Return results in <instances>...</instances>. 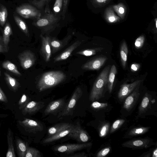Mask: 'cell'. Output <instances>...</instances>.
Returning <instances> with one entry per match:
<instances>
[{"mask_svg": "<svg viewBox=\"0 0 157 157\" xmlns=\"http://www.w3.org/2000/svg\"><path fill=\"white\" fill-rule=\"evenodd\" d=\"M109 70L110 66L106 67L95 80L89 96L90 101H94L103 97L105 90L107 85Z\"/></svg>", "mask_w": 157, "mask_h": 157, "instance_id": "cell-1", "label": "cell"}, {"mask_svg": "<svg viewBox=\"0 0 157 157\" xmlns=\"http://www.w3.org/2000/svg\"><path fill=\"white\" fill-rule=\"evenodd\" d=\"M65 75L60 71H52L44 73L41 77L37 84L40 92L53 87L63 81Z\"/></svg>", "mask_w": 157, "mask_h": 157, "instance_id": "cell-2", "label": "cell"}, {"mask_svg": "<svg viewBox=\"0 0 157 157\" xmlns=\"http://www.w3.org/2000/svg\"><path fill=\"white\" fill-rule=\"evenodd\" d=\"M82 94V91L79 87L75 90L67 104L59 115L58 117L72 115L73 109L78 100Z\"/></svg>", "mask_w": 157, "mask_h": 157, "instance_id": "cell-3", "label": "cell"}, {"mask_svg": "<svg viewBox=\"0 0 157 157\" xmlns=\"http://www.w3.org/2000/svg\"><path fill=\"white\" fill-rule=\"evenodd\" d=\"M92 145L91 143L66 144L55 147L54 149L58 152L70 154L90 147Z\"/></svg>", "mask_w": 157, "mask_h": 157, "instance_id": "cell-4", "label": "cell"}, {"mask_svg": "<svg viewBox=\"0 0 157 157\" xmlns=\"http://www.w3.org/2000/svg\"><path fill=\"white\" fill-rule=\"evenodd\" d=\"M18 57L21 67L25 70L32 66L36 60L34 53L29 50H25L19 53Z\"/></svg>", "mask_w": 157, "mask_h": 157, "instance_id": "cell-5", "label": "cell"}, {"mask_svg": "<svg viewBox=\"0 0 157 157\" xmlns=\"http://www.w3.org/2000/svg\"><path fill=\"white\" fill-rule=\"evenodd\" d=\"M16 11L20 15L26 18H39L40 13L35 8L29 4L22 5L16 8Z\"/></svg>", "mask_w": 157, "mask_h": 157, "instance_id": "cell-6", "label": "cell"}, {"mask_svg": "<svg viewBox=\"0 0 157 157\" xmlns=\"http://www.w3.org/2000/svg\"><path fill=\"white\" fill-rule=\"evenodd\" d=\"M68 135L79 142H87L90 139L88 133L81 128L78 122L75 125H74Z\"/></svg>", "mask_w": 157, "mask_h": 157, "instance_id": "cell-7", "label": "cell"}, {"mask_svg": "<svg viewBox=\"0 0 157 157\" xmlns=\"http://www.w3.org/2000/svg\"><path fill=\"white\" fill-rule=\"evenodd\" d=\"M18 123L26 132L36 133L43 130L44 127L40 122L29 118H25L23 121H19Z\"/></svg>", "mask_w": 157, "mask_h": 157, "instance_id": "cell-8", "label": "cell"}, {"mask_svg": "<svg viewBox=\"0 0 157 157\" xmlns=\"http://www.w3.org/2000/svg\"><path fill=\"white\" fill-rule=\"evenodd\" d=\"M141 82L140 80H136L130 84H124L121 86L118 94V98L121 100L130 94Z\"/></svg>", "mask_w": 157, "mask_h": 157, "instance_id": "cell-9", "label": "cell"}, {"mask_svg": "<svg viewBox=\"0 0 157 157\" xmlns=\"http://www.w3.org/2000/svg\"><path fill=\"white\" fill-rule=\"evenodd\" d=\"M107 59V57L105 56L98 57L84 64L82 68L86 70H98L104 65Z\"/></svg>", "mask_w": 157, "mask_h": 157, "instance_id": "cell-10", "label": "cell"}, {"mask_svg": "<svg viewBox=\"0 0 157 157\" xmlns=\"http://www.w3.org/2000/svg\"><path fill=\"white\" fill-rule=\"evenodd\" d=\"M152 142L147 139L132 140L126 142L122 144L124 147L132 148H147L150 146Z\"/></svg>", "mask_w": 157, "mask_h": 157, "instance_id": "cell-11", "label": "cell"}, {"mask_svg": "<svg viewBox=\"0 0 157 157\" xmlns=\"http://www.w3.org/2000/svg\"><path fill=\"white\" fill-rule=\"evenodd\" d=\"M139 84L134 90L127 97L124 103L123 107L127 111H130L134 106L139 97Z\"/></svg>", "mask_w": 157, "mask_h": 157, "instance_id": "cell-12", "label": "cell"}, {"mask_svg": "<svg viewBox=\"0 0 157 157\" xmlns=\"http://www.w3.org/2000/svg\"><path fill=\"white\" fill-rule=\"evenodd\" d=\"M44 106V102L32 101L29 102L22 109V113L24 115L27 114H33L38 111Z\"/></svg>", "mask_w": 157, "mask_h": 157, "instance_id": "cell-13", "label": "cell"}, {"mask_svg": "<svg viewBox=\"0 0 157 157\" xmlns=\"http://www.w3.org/2000/svg\"><path fill=\"white\" fill-rule=\"evenodd\" d=\"M41 53L45 61H49L51 54V47L49 44L50 37L48 36H44L41 35Z\"/></svg>", "mask_w": 157, "mask_h": 157, "instance_id": "cell-14", "label": "cell"}, {"mask_svg": "<svg viewBox=\"0 0 157 157\" xmlns=\"http://www.w3.org/2000/svg\"><path fill=\"white\" fill-rule=\"evenodd\" d=\"M65 101L63 99H60L50 102L44 111L45 115L53 113L61 108L64 105Z\"/></svg>", "mask_w": 157, "mask_h": 157, "instance_id": "cell-15", "label": "cell"}, {"mask_svg": "<svg viewBox=\"0 0 157 157\" xmlns=\"http://www.w3.org/2000/svg\"><path fill=\"white\" fill-rule=\"evenodd\" d=\"M81 44V42L78 40L72 44L63 52L54 58L55 62L66 59L68 58L71 53Z\"/></svg>", "mask_w": 157, "mask_h": 157, "instance_id": "cell-16", "label": "cell"}, {"mask_svg": "<svg viewBox=\"0 0 157 157\" xmlns=\"http://www.w3.org/2000/svg\"><path fill=\"white\" fill-rule=\"evenodd\" d=\"M74 125L65 128L55 134L48 136L43 141L44 143H50L58 140L68 135Z\"/></svg>", "mask_w": 157, "mask_h": 157, "instance_id": "cell-17", "label": "cell"}, {"mask_svg": "<svg viewBox=\"0 0 157 157\" xmlns=\"http://www.w3.org/2000/svg\"><path fill=\"white\" fill-rule=\"evenodd\" d=\"M104 18L109 23H114L119 22L121 18L115 13L112 6L107 8L104 11Z\"/></svg>", "mask_w": 157, "mask_h": 157, "instance_id": "cell-18", "label": "cell"}, {"mask_svg": "<svg viewBox=\"0 0 157 157\" xmlns=\"http://www.w3.org/2000/svg\"><path fill=\"white\" fill-rule=\"evenodd\" d=\"M8 148L6 154V157H15L13 146V133L11 129L9 128L7 135Z\"/></svg>", "mask_w": 157, "mask_h": 157, "instance_id": "cell-19", "label": "cell"}, {"mask_svg": "<svg viewBox=\"0 0 157 157\" xmlns=\"http://www.w3.org/2000/svg\"><path fill=\"white\" fill-rule=\"evenodd\" d=\"M4 75L5 81L10 89L14 92L17 91L20 87L19 82L8 73L4 72Z\"/></svg>", "mask_w": 157, "mask_h": 157, "instance_id": "cell-20", "label": "cell"}, {"mask_svg": "<svg viewBox=\"0 0 157 157\" xmlns=\"http://www.w3.org/2000/svg\"><path fill=\"white\" fill-rule=\"evenodd\" d=\"M151 95L147 93H146L139 107V115L146 112L149 108L150 102L151 101Z\"/></svg>", "mask_w": 157, "mask_h": 157, "instance_id": "cell-21", "label": "cell"}, {"mask_svg": "<svg viewBox=\"0 0 157 157\" xmlns=\"http://www.w3.org/2000/svg\"><path fill=\"white\" fill-rule=\"evenodd\" d=\"M72 125L68 123H61L56 124L48 129V136L53 135L61 130L71 126Z\"/></svg>", "mask_w": 157, "mask_h": 157, "instance_id": "cell-22", "label": "cell"}, {"mask_svg": "<svg viewBox=\"0 0 157 157\" xmlns=\"http://www.w3.org/2000/svg\"><path fill=\"white\" fill-rule=\"evenodd\" d=\"M128 52L127 45L125 41H124L122 43L120 48L121 60L122 67L124 68H125L126 67Z\"/></svg>", "mask_w": 157, "mask_h": 157, "instance_id": "cell-23", "label": "cell"}, {"mask_svg": "<svg viewBox=\"0 0 157 157\" xmlns=\"http://www.w3.org/2000/svg\"><path fill=\"white\" fill-rule=\"evenodd\" d=\"M12 29L10 24L7 23L3 31L2 40L5 47L8 49L10 36L12 34Z\"/></svg>", "mask_w": 157, "mask_h": 157, "instance_id": "cell-24", "label": "cell"}, {"mask_svg": "<svg viewBox=\"0 0 157 157\" xmlns=\"http://www.w3.org/2000/svg\"><path fill=\"white\" fill-rule=\"evenodd\" d=\"M117 73L116 67L114 65H113L112 66L109 70L107 86L109 93H110L112 91L113 85Z\"/></svg>", "mask_w": 157, "mask_h": 157, "instance_id": "cell-25", "label": "cell"}, {"mask_svg": "<svg viewBox=\"0 0 157 157\" xmlns=\"http://www.w3.org/2000/svg\"><path fill=\"white\" fill-rule=\"evenodd\" d=\"M112 7L114 11L121 19L123 20L125 15L127 8L125 5L121 2L117 4L112 6Z\"/></svg>", "mask_w": 157, "mask_h": 157, "instance_id": "cell-26", "label": "cell"}, {"mask_svg": "<svg viewBox=\"0 0 157 157\" xmlns=\"http://www.w3.org/2000/svg\"><path fill=\"white\" fill-rule=\"evenodd\" d=\"M16 146L19 157H25L27 150V145L20 139L16 140Z\"/></svg>", "mask_w": 157, "mask_h": 157, "instance_id": "cell-27", "label": "cell"}, {"mask_svg": "<svg viewBox=\"0 0 157 157\" xmlns=\"http://www.w3.org/2000/svg\"><path fill=\"white\" fill-rule=\"evenodd\" d=\"M2 65L3 68L10 71L16 75L19 76L21 75L16 65L9 60H7L4 61Z\"/></svg>", "mask_w": 157, "mask_h": 157, "instance_id": "cell-28", "label": "cell"}, {"mask_svg": "<svg viewBox=\"0 0 157 157\" xmlns=\"http://www.w3.org/2000/svg\"><path fill=\"white\" fill-rule=\"evenodd\" d=\"M64 43L63 41L50 38L49 44L53 53L56 52L63 48Z\"/></svg>", "mask_w": 157, "mask_h": 157, "instance_id": "cell-29", "label": "cell"}, {"mask_svg": "<svg viewBox=\"0 0 157 157\" xmlns=\"http://www.w3.org/2000/svg\"><path fill=\"white\" fill-rule=\"evenodd\" d=\"M14 20L20 29L25 35H29L28 28L25 22L21 18L17 16L14 17Z\"/></svg>", "mask_w": 157, "mask_h": 157, "instance_id": "cell-30", "label": "cell"}, {"mask_svg": "<svg viewBox=\"0 0 157 157\" xmlns=\"http://www.w3.org/2000/svg\"><path fill=\"white\" fill-rule=\"evenodd\" d=\"M148 127H139L134 128L131 129L128 133L130 136H136L142 135L149 130Z\"/></svg>", "mask_w": 157, "mask_h": 157, "instance_id": "cell-31", "label": "cell"}, {"mask_svg": "<svg viewBox=\"0 0 157 157\" xmlns=\"http://www.w3.org/2000/svg\"><path fill=\"white\" fill-rule=\"evenodd\" d=\"M41 155L37 149L29 147L27 145V150L25 157H41Z\"/></svg>", "mask_w": 157, "mask_h": 157, "instance_id": "cell-32", "label": "cell"}, {"mask_svg": "<svg viewBox=\"0 0 157 157\" xmlns=\"http://www.w3.org/2000/svg\"><path fill=\"white\" fill-rule=\"evenodd\" d=\"M102 48H96L92 49H87L78 51L76 54L89 56L95 55L96 53L100 51Z\"/></svg>", "mask_w": 157, "mask_h": 157, "instance_id": "cell-33", "label": "cell"}, {"mask_svg": "<svg viewBox=\"0 0 157 157\" xmlns=\"http://www.w3.org/2000/svg\"><path fill=\"white\" fill-rule=\"evenodd\" d=\"M7 16L8 12L6 8L2 6L0 8V25L2 26L5 25Z\"/></svg>", "mask_w": 157, "mask_h": 157, "instance_id": "cell-34", "label": "cell"}, {"mask_svg": "<svg viewBox=\"0 0 157 157\" xmlns=\"http://www.w3.org/2000/svg\"><path fill=\"white\" fill-rule=\"evenodd\" d=\"M51 17H44L39 19L36 23V25L39 27L46 26L49 24L53 20L51 19Z\"/></svg>", "mask_w": 157, "mask_h": 157, "instance_id": "cell-35", "label": "cell"}, {"mask_svg": "<svg viewBox=\"0 0 157 157\" xmlns=\"http://www.w3.org/2000/svg\"><path fill=\"white\" fill-rule=\"evenodd\" d=\"M29 97L25 94H23L20 99L18 102L19 108L20 109H23L29 102Z\"/></svg>", "mask_w": 157, "mask_h": 157, "instance_id": "cell-36", "label": "cell"}, {"mask_svg": "<svg viewBox=\"0 0 157 157\" xmlns=\"http://www.w3.org/2000/svg\"><path fill=\"white\" fill-rule=\"evenodd\" d=\"M125 121L124 119H118L115 121L111 127L110 132L113 133L117 130L124 124Z\"/></svg>", "mask_w": 157, "mask_h": 157, "instance_id": "cell-37", "label": "cell"}, {"mask_svg": "<svg viewBox=\"0 0 157 157\" xmlns=\"http://www.w3.org/2000/svg\"><path fill=\"white\" fill-rule=\"evenodd\" d=\"M108 105L107 103H100L94 101L91 104L90 106L93 109L98 110L105 108Z\"/></svg>", "mask_w": 157, "mask_h": 157, "instance_id": "cell-38", "label": "cell"}, {"mask_svg": "<svg viewBox=\"0 0 157 157\" xmlns=\"http://www.w3.org/2000/svg\"><path fill=\"white\" fill-rule=\"evenodd\" d=\"M109 123L104 124L100 128L99 132V135L101 137L105 136L109 130Z\"/></svg>", "mask_w": 157, "mask_h": 157, "instance_id": "cell-39", "label": "cell"}, {"mask_svg": "<svg viewBox=\"0 0 157 157\" xmlns=\"http://www.w3.org/2000/svg\"><path fill=\"white\" fill-rule=\"evenodd\" d=\"M145 41V37L143 35H141L138 37L135 40V46L136 48L139 49L143 46Z\"/></svg>", "mask_w": 157, "mask_h": 157, "instance_id": "cell-40", "label": "cell"}, {"mask_svg": "<svg viewBox=\"0 0 157 157\" xmlns=\"http://www.w3.org/2000/svg\"><path fill=\"white\" fill-rule=\"evenodd\" d=\"M63 0H56L53 6V10L56 13H58L61 10Z\"/></svg>", "mask_w": 157, "mask_h": 157, "instance_id": "cell-41", "label": "cell"}, {"mask_svg": "<svg viewBox=\"0 0 157 157\" xmlns=\"http://www.w3.org/2000/svg\"><path fill=\"white\" fill-rule=\"evenodd\" d=\"M110 148L106 147L99 151L97 154L96 156L97 157H103L106 156L110 152Z\"/></svg>", "mask_w": 157, "mask_h": 157, "instance_id": "cell-42", "label": "cell"}, {"mask_svg": "<svg viewBox=\"0 0 157 157\" xmlns=\"http://www.w3.org/2000/svg\"><path fill=\"white\" fill-rule=\"evenodd\" d=\"M93 1L95 5L100 7L106 4L111 0H93Z\"/></svg>", "mask_w": 157, "mask_h": 157, "instance_id": "cell-43", "label": "cell"}, {"mask_svg": "<svg viewBox=\"0 0 157 157\" xmlns=\"http://www.w3.org/2000/svg\"><path fill=\"white\" fill-rule=\"evenodd\" d=\"M0 101L7 103L8 100L4 92L0 87Z\"/></svg>", "mask_w": 157, "mask_h": 157, "instance_id": "cell-44", "label": "cell"}, {"mask_svg": "<svg viewBox=\"0 0 157 157\" xmlns=\"http://www.w3.org/2000/svg\"><path fill=\"white\" fill-rule=\"evenodd\" d=\"M140 64L138 63H133L131 66V71L133 72L136 71L140 68Z\"/></svg>", "mask_w": 157, "mask_h": 157, "instance_id": "cell-45", "label": "cell"}, {"mask_svg": "<svg viewBox=\"0 0 157 157\" xmlns=\"http://www.w3.org/2000/svg\"><path fill=\"white\" fill-rule=\"evenodd\" d=\"M1 41V40H0ZM8 52V49L5 47L3 41H0V53L7 52Z\"/></svg>", "mask_w": 157, "mask_h": 157, "instance_id": "cell-46", "label": "cell"}, {"mask_svg": "<svg viewBox=\"0 0 157 157\" xmlns=\"http://www.w3.org/2000/svg\"><path fill=\"white\" fill-rule=\"evenodd\" d=\"M68 0H63V9L62 15L64 17V14L66 13Z\"/></svg>", "mask_w": 157, "mask_h": 157, "instance_id": "cell-47", "label": "cell"}, {"mask_svg": "<svg viewBox=\"0 0 157 157\" xmlns=\"http://www.w3.org/2000/svg\"><path fill=\"white\" fill-rule=\"evenodd\" d=\"M69 156L71 157H87V155L85 152H83Z\"/></svg>", "mask_w": 157, "mask_h": 157, "instance_id": "cell-48", "label": "cell"}, {"mask_svg": "<svg viewBox=\"0 0 157 157\" xmlns=\"http://www.w3.org/2000/svg\"><path fill=\"white\" fill-rule=\"evenodd\" d=\"M45 0H40V1H36V0H33L32 1L31 3L36 6H39L40 5L42 4L43 2L45 1Z\"/></svg>", "mask_w": 157, "mask_h": 157, "instance_id": "cell-49", "label": "cell"}, {"mask_svg": "<svg viewBox=\"0 0 157 157\" xmlns=\"http://www.w3.org/2000/svg\"><path fill=\"white\" fill-rule=\"evenodd\" d=\"M152 157H157V149L156 148L153 151L152 155Z\"/></svg>", "mask_w": 157, "mask_h": 157, "instance_id": "cell-50", "label": "cell"}, {"mask_svg": "<svg viewBox=\"0 0 157 157\" xmlns=\"http://www.w3.org/2000/svg\"><path fill=\"white\" fill-rule=\"evenodd\" d=\"M155 25H156V29H157V19L156 18L155 19Z\"/></svg>", "mask_w": 157, "mask_h": 157, "instance_id": "cell-51", "label": "cell"}, {"mask_svg": "<svg viewBox=\"0 0 157 157\" xmlns=\"http://www.w3.org/2000/svg\"><path fill=\"white\" fill-rule=\"evenodd\" d=\"M1 75V71H0V77Z\"/></svg>", "mask_w": 157, "mask_h": 157, "instance_id": "cell-52", "label": "cell"}]
</instances>
